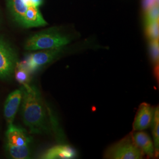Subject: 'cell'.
<instances>
[{"label":"cell","instance_id":"obj_1","mask_svg":"<svg viewBox=\"0 0 159 159\" xmlns=\"http://www.w3.org/2000/svg\"><path fill=\"white\" fill-rule=\"evenodd\" d=\"M21 115L24 125L31 134H48L50 132L45 105L40 91L30 84L22 85Z\"/></svg>","mask_w":159,"mask_h":159},{"label":"cell","instance_id":"obj_2","mask_svg":"<svg viewBox=\"0 0 159 159\" xmlns=\"http://www.w3.org/2000/svg\"><path fill=\"white\" fill-rule=\"evenodd\" d=\"M32 137L23 128L12 123L8 125L6 133V149L11 158H30L32 154Z\"/></svg>","mask_w":159,"mask_h":159},{"label":"cell","instance_id":"obj_3","mask_svg":"<svg viewBox=\"0 0 159 159\" xmlns=\"http://www.w3.org/2000/svg\"><path fill=\"white\" fill-rule=\"evenodd\" d=\"M71 39L56 27L47 29L32 35L25 41L24 48L36 51L64 47L70 43Z\"/></svg>","mask_w":159,"mask_h":159},{"label":"cell","instance_id":"obj_4","mask_svg":"<svg viewBox=\"0 0 159 159\" xmlns=\"http://www.w3.org/2000/svg\"><path fill=\"white\" fill-rule=\"evenodd\" d=\"M144 154L128 135L106 150L104 157L110 159H140Z\"/></svg>","mask_w":159,"mask_h":159},{"label":"cell","instance_id":"obj_5","mask_svg":"<svg viewBox=\"0 0 159 159\" xmlns=\"http://www.w3.org/2000/svg\"><path fill=\"white\" fill-rule=\"evenodd\" d=\"M18 61V56L14 48L0 37V79L11 78Z\"/></svg>","mask_w":159,"mask_h":159},{"label":"cell","instance_id":"obj_6","mask_svg":"<svg viewBox=\"0 0 159 159\" xmlns=\"http://www.w3.org/2000/svg\"><path fill=\"white\" fill-rule=\"evenodd\" d=\"M63 47L41 50V51L30 53L23 61L31 73L39 70L48 63H51L62 52Z\"/></svg>","mask_w":159,"mask_h":159},{"label":"cell","instance_id":"obj_7","mask_svg":"<svg viewBox=\"0 0 159 159\" xmlns=\"http://www.w3.org/2000/svg\"><path fill=\"white\" fill-rule=\"evenodd\" d=\"M154 111V110L150 104L146 102L142 103L137 110L133 122V130L143 131L148 129L152 125Z\"/></svg>","mask_w":159,"mask_h":159},{"label":"cell","instance_id":"obj_8","mask_svg":"<svg viewBox=\"0 0 159 159\" xmlns=\"http://www.w3.org/2000/svg\"><path fill=\"white\" fill-rule=\"evenodd\" d=\"M23 93L21 89L11 92L6 99L4 114L8 125L11 124L15 119L20 105L22 100Z\"/></svg>","mask_w":159,"mask_h":159},{"label":"cell","instance_id":"obj_9","mask_svg":"<svg viewBox=\"0 0 159 159\" xmlns=\"http://www.w3.org/2000/svg\"><path fill=\"white\" fill-rule=\"evenodd\" d=\"M7 7L12 19L21 26L30 6H34L31 0H7Z\"/></svg>","mask_w":159,"mask_h":159},{"label":"cell","instance_id":"obj_10","mask_svg":"<svg viewBox=\"0 0 159 159\" xmlns=\"http://www.w3.org/2000/svg\"><path fill=\"white\" fill-rule=\"evenodd\" d=\"M77 156L74 148L68 144H58L48 149L41 156L44 159H71Z\"/></svg>","mask_w":159,"mask_h":159},{"label":"cell","instance_id":"obj_11","mask_svg":"<svg viewBox=\"0 0 159 159\" xmlns=\"http://www.w3.org/2000/svg\"><path fill=\"white\" fill-rule=\"evenodd\" d=\"M132 138L144 154L149 157H153L155 156L153 142L148 134L143 131H136L133 134Z\"/></svg>","mask_w":159,"mask_h":159},{"label":"cell","instance_id":"obj_12","mask_svg":"<svg viewBox=\"0 0 159 159\" xmlns=\"http://www.w3.org/2000/svg\"><path fill=\"white\" fill-rule=\"evenodd\" d=\"M47 24V23L42 16L39 7L30 6L24 17L21 26L29 29L45 26Z\"/></svg>","mask_w":159,"mask_h":159},{"label":"cell","instance_id":"obj_13","mask_svg":"<svg viewBox=\"0 0 159 159\" xmlns=\"http://www.w3.org/2000/svg\"><path fill=\"white\" fill-rule=\"evenodd\" d=\"M14 74L16 80L20 84L23 85L30 84L31 80V73L23 61L17 62L14 68Z\"/></svg>","mask_w":159,"mask_h":159},{"label":"cell","instance_id":"obj_14","mask_svg":"<svg viewBox=\"0 0 159 159\" xmlns=\"http://www.w3.org/2000/svg\"><path fill=\"white\" fill-rule=\"evenodd\" d=\"M152 133L155 150V156L158 157L159 154V109L157 106L154 111L153 118L152 123Z\"/></svg>","mask_w":159,"mask_h":159},{"label":"cell","instance_id":"obj_15","mask_svg":"<svg viewBox=\"0 0 159 159\" xmlns=\"http://www.w3.org/2000/svg\"><path fill=\"white\" fill-rule=\"evenodd\" d=\"M149 50L152 61L154 67L156 76L159 77V40L150 41Z\"/></svg>","mask_w":159,"mask_h":159},{"label":"cell","instance_id":"obj_16","mask_svg":"<svg viewBox=\"0 0 159 159\" xmlns=\"http://www.w3.org/2000/svg\"><path fill=\"white\" fill-rule=\"evenodd\" d=\"M146 25V33L150 41L159 40V20Z\"/></svg>","mask_w":159,"mask_h":159},{"label":"cell","instance_id":"obj_17","mask_svg":"<svg viewBox=\"0 0 159 159\" xmlns=\"http://www.w3.org/2000/svg\"><path fill=\"white\" fill-rule=\"evenodd\" d=\"M159 4H155L148 8V10L145 11V24L159 20Z\"/></svg>","mask_w":159,"mask_h":159},{"label":"cell","instance_id":"obj_18","mask_svg":"<svg viewBox=\"0 0 159 159\" xmlns=\"http://www.w3.org/2000/svg\"><path fill=\"white\" fill-rule=\"evenodd\" d=\"M155 4H159V0H143V7L144 11Z\"/></svg>","mask_w":159,"mask_h":159},{"label":"cell","instance_id":"obj_19","mask_svg":"<svg viewBox=\"0 0 159 159\" xmlns=\"http://www.w3.org/2000/svg\"><path fill=\"white\" fill-rule=\"evenodd\" d=\"M43 1L44 0H31L33 5L37 7H39L41 5H42Z\"/></svg>","mask_w":159,"mask_h":159},{"label":"cell","instance_id":"obj_20","mask_svg":"<svg viewBox=\"0 0 159 159\" xmlns=\"http://www.w3.org/2000/svg\"><path fill=\"white\" fill-rule=\"evenodd\" d=\"M1 17H0V25H1Z\"/></svg>","mask_w":159,"mask_h":159}]
</instances>
